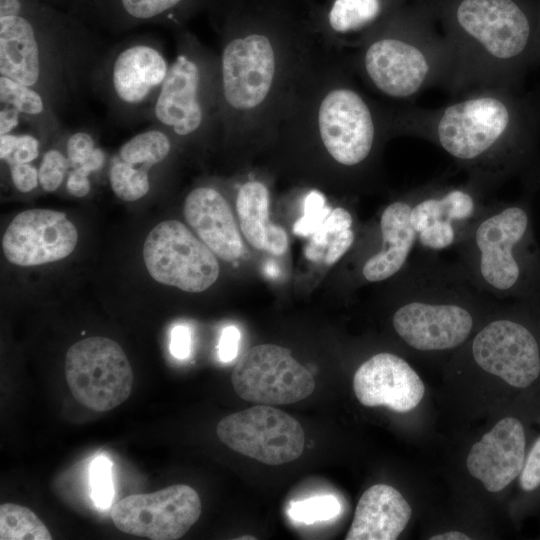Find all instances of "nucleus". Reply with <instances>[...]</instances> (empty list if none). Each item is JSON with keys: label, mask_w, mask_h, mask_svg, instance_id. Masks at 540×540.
I'll use <instances>...</instances> for the list:
<instances>
[{"label": "nucleus", "mask_w": 540, "mask_h": 540, "mask_svg": "<svg viewBox=\"0 0 540 540\" xmlns=\"http://www.w3.org/2000/svg\"><path fill=\"white\" fill-rule=\"evenodd\" d=\"M322 45L315 28L285 18L228 15L216 51L222 142L269 144L285 102Z\"/></svg>", "instance_id": "f257e3e1"}, {"label": "nucleus", "mask_w": 540, "mask_h": 540, "mask_svg": "<svg viewBox=\"0 0 540 540\" xmlns=\"http://www.w3.org/2000/svg\"><path fill=\"white\" fill-rule=\"evenodd\" d=\"M439 108L388 105L392 135L432 142L468 176L497 187L524 168L540 132V94L479 88Z\"/></svg>", "instance_id": "f03ea898"}, {"label": "nucleus", "mask_w": 540, "mask_h": 540, "mask_svg": "<svg viewBox=\"0 0 540 540\" xmlns=\"http://www.w3.org/2000/svg\"><path fill=\"white\" fill-rule=\"evenodd\" d=\"M393 137L387 106L356 76L346 51L322 45L285 102L269 144H314L347 171Z\"/></svg>", "instance_id": "7ed1b4c3"}, {"label": "nucleus", "mask_w": 540, "mask_h": 540, "mask_svg": "<svg viewBox=\"0 0 540 540\" xmlns=\"http://www.w3.org/2000/svg\"><path fill=\"white\" fill-rule=\"evenodd\" d=\"M107 46L70 11L0 0V75L39 91L61 116L87 89Z\"/></svg>", "instance_id": "20e7f679"}, {"label": "nucleus", "mask_w": 540, "mask_h": 540, "mask_svg": "<svg viewBox=\"0 0 540 540\" xmlns=\"http://www.w3.org/2000/svg\"><path fill=\"white\" fill-rule=\"evenodd\" d=\"M444 37L453 56L447 91L455 97L479 88L521 89L540 64L537 24L516 0L454 2Z\"/></svg>", "instance_id": "39448f33"}, {"label": "nucleus", "mask_w": 540, "mask_h": 540, "mask_svg": "<svg viewBox=\"0 0 540 540\" xmlns=\"http://www.w3.org/2000/svg\"><path fill=\"white\" fill-rule=\"evenodd\" d=\"M347 53L363 86L388 105L410 104L432 86L447 90L452 77L448 41L415 20H387Z\"/></svg>", "instance_id": "423d86ee"}, {"label": "nucleus", "mask_w": 540, "mask_h": 540, "mask_svg": "<svg viewBox=\"0 0 540 540\" xmlns=\"http://www.w3.org/2000/svg\"><path fill=\"white\" fill-rule=\"evenodd\" d=\"M462 268L489 296L535 297L540 250L526 201L489 202L458 242Z\"/></svg>", "instance_id": "0eeeda50"}, {"label": "nucleus", "mask_w": 540, "mask_h": 540, "mask_svg": "<svg viewBox=\"0 0 540 540\" xmlns=\"http://www.w3.org/2000/svg\"><path fill=\"white\" fill-rule=\"evenodd\" d=\"M176 54L155 99L149 120L175 143L222 142L223 118L216 51L194 34L174 30Z\"/></svg>", "instance_id": "6e6552de"}, {"label": "nucleus", "mask_w": 540, "mask_h": 540, "mask_svg": "<svg viewBox=\"0 0 540 540\" xmlns=\"http://www.w3.org/2000/svg\"><path fill=\"white\" fill-rule=\"evenodd\" d=\"M482 294L486 293L461 266H413L410 298L394 312L393 328L419 351L456 348L469 338L474 326L467 300Z\"/></svg>", "instance_id": "1a4fd4ad"}, {"label": "nucleus", "mask_w": 540, "mask_h": 540, "mask_svg": "<svg viewBox=\"0 0 540 540\" xmlns=\"http://www.w3.org/2000/svg\"><path fill=\"white\" fill-rule=\"evenodd\" d=\"M169 67L156 35H130L106 48L94 70L90 90L120 122L149 120Z\"/></svg>", "instance_id": "9d476101"}, {"label": "nucleus", "mask_w": 540, "mask_h": 540, "mask_svg": "<svg viewBox=\"0 0 540 540\" xmlns=\"http://www.w3.org/2000/svg\"><path fill=\"white\" fill-rule=\"evenodd\" d=\"M496 187L472 176L460 184L433 182L411 194L410 223L419 244L439 251L457 245L488 205Z\"/></svg>", "instance_id": "9b49d317"}, {"label": "nucleus", "mask_w": 540, "mask_h": 540, "mask_svg": "<svg viewBox=\"0 0 540 540\" xmlns=\"http://www.w3.org/2000/svg\"><path fill=\"white\" fill-rule=\"evenodd\" d=\"M65 377L75 400L97 412L121 405L133 385V371L123 349L102 336L82 339L67 350Z\"/></svg>", "instance_id": "f8f14e48"}, {"label": "nucleus", "mask_w": 540, "mask_h": 540, "mask_svg": "<svg viewBox=\"0 0 540 540\" xmlns=\"http://www.w3.org/2000/svg\"><path fill=\"white\" fill-rule=\"evenodd\" d=\"M143 260L157 282L189 293H200L218 279L216 255L182 222L166 220L147 235Z\"/></svg>", "instance_id": "ddd939ff"}, {"label": "nucleus", "mask_w": 540, "mask_h": 540, "mask_svg": "<svg viewBox=\"0 0 540 540\" xmlns=\"http://www.w3.org/2000/svg\"><path fill=\"white\" fill-rule=\"evenodd\" d=\"M216 433L230 449L268 465L292 462L305 444L303 428L294 417L264 404L224 417Z\"/></svg>", "instance_id": "4468645a"}, {"label": "nucleus", "mask_w": 540, "mask_h": 540, "mask_svg": "<svg viewBox=\"0 0 540 540\" xmlns=\"http://www.w3.org/2000/svg\"><path fill=\"white\" fill-rule=\"evenodd\" d=\"M231 382L240 398L264 405L292 404L315 389L314 377L291 350L274 344L249 349L233 369Z\"/></svg>", "instance_id": "2eb2a0df"}, {"label": "nucleus", "mask_w": 540, "mask_h": 540, "mask_svg": "<svg viewBox=\"0 0 540 540\" xmlns=\"http://www.w3.org/2000/svg\"><path fill=\"white\" fill-rule=\"evenodd\" d=\"M201 500L190 486L176 484L130 495L115 504L111 519L120 531L152 540L183 537L201 514Z\"/></svg>", "instance_id": "dca6fc26"}, {"label": "nucleus", "mask_w": 540, "mask_h": 540, "mask_svg": "<svg viewBox=\"0 0 540 540\" xmlns=\"http://www.w3.org/2000/svg\"><path fill=\"white\" fill-rule=\"evenodd\" d=\"M471 352L480 368L514 388L527 389L540 378V342L520 320L490 321L475 335Z\"/></svg>", "instance_id": "f3484780"}, {"label": "nucleus", "mask_w": 540, "mask_h": 540, "mask_svg": "<svg viewBox=\"0 0 540 540\" xmlns=\"http://www.w3.org/2000/svg\"><path fill=\"white\" fill-rule=\"evenodd\" d=\"M77 241V229L65 213L36 208L12 219L2 237V250L14 265L38 266L68 257Z\"/></svg>", "instance_id": "a211bd4d"}, {"label": "nucleus", "mask_w": 540, "mask_h": 540, "mask_svg": "<svg viewBox=\"0 0 540 540\" xmlns=\"http://www.w3.org/2000/svg\"><path fill=\"white\" fill-rule=\"evenodd\" d=\"M206 0H75L71 13L97 31L122 34L142 25L173 30Z\"/></svg>", "instance_id": "6ab92c4d"}, {"label": "nucleus", "mask_w": 540, "mask_h": 540, "mask_svg": "<svg viewBox=\"0 0 540 540\" xmlns=\"http://www.w3.org/2000/svg\"><path fill=\"white\" fill-rule=\"evenodd\" d=\"M353 389L364 406H385L396 412H408L424 396V384L401 357L381 352L362 363L353 378Z\"/></svg>", "instance_id": "aec40b11"}, {"label": "nucleus", "mask_w": 540, "mask_h": 540, "mask_svg": "<svg viewBox=\"0 0 540 540\" xmlns=\"http://www.w3.org/2000/svg\"><path fill=\"white\" fill-rule=\"evenodd\" d=\"M527 452V433L523 423L507 416L471 447L466 465L473 477L495 493L518 478Z\"/></svg>", "instance_id": "412c9836"}, {"label": "nucleus", "mask_w": 540, "mask_h": 540, "mask_svg": "<svg viewBox=\"0 0 540 540\" xmlns=\"http://www.w3.org/2000/svg\"><path fill=\"white\" fill-rule=\"evenodd\" d=\"M184 217L197 236L220 259L230 262L243 252V241L230 205L212 186H197L186 196Z\"/></svg>", "instance_id": "4be33fe9"}, {"label": "nucleus", "mask_w": 540, "mask_h": 540, "mask_svg": "<svg viewBox=\"0 0 540 540\" xmlns=\"http://www.w3.org/2000/svg\"><path fill=\"white\" fill-rule=\"evenodd\" d=\"M411 194L390 202L382 211L380 249L371 255L362 267L368 282L385 281L399 273L408 261L417 241L410 223Z\"/></svg>", "instance_id": "5701e85b"}, {"label": "nucleus", "mask_w": 540, "mask_h": 540, "mask_svg": "<svg viewBox=\"0 0 540 540\" xmlns=\"http://www.w3.org/2000/svg\"><path fill=\"white\" fill-rule=\"evenodd\" d=\"M412 510L399 491L376 484L360 497L346 540H395L407 526Z\"/></svg>", "instance_id": "b1692460"}, {"label": "nucleus", "mask_w": 540, "mask_h": 540, "mask_svg": "<svg viewBox=\"0 0 540 540\" xmlns=\"http://www.w3.org/2000/svg\"><path fill=\"white\" fill-rule=\"evenodd\" d=\"M385 0H333L321 28L315 29L330 49L352 51L387 20Z\"/></svg>", "instance_id": "393cba45"}, {"label": "nucleus", "mask_w": 540, "mask_h": 540, "mask_svg": "<svg viewBox=\"0 0 540 540\" xmlns=\"http://www.w3.org/2000/svg\"><path fill=\"white\" fill-rule=\"evenodd\" d=\"M270 194L259 180L243 182L236 194L240 230L246 241L259 251L283 255L288 248L286 231L269 219Z\"/></svg>", "instance_id": "a878e982"}, {"label": "nucleus", "mask_w": 540, "mask_h": 540, "mask_svg": "<svg viewBox=\"0 0 540 540\" xmlns=\"http://www.w3.org/2000/svg\"><path fill=\"white\" fill-rule=\"evenodd\" d=\"M1 104L17 111L23 123L34 130L40 139L60 135V115L36 89L0 75Z\"/></svg>", "instance_id": "bb28decb"}, {"label": "nucleus", "mask_w": 540, "mask_h": 540, "mask_svg": "<svg viewBox=\"0 0 540 540\" xmlns=\"http://www.w3.org/2000/svg\"><path fill=\"white\" fill-rule=\"evenodd\" d=\"M161 164L127 162L114 155L108 169V180L112 191L126 202L140 200L151 189V170Z\"/></svg>", "instance_id": "cd10ccee"}, {"label": "nucleus", "mask_w": 540, "mask_h": 540, "mask_svg": "<svg viewBox=\"0 0 540 540\" xmlns=\"http://www.w3.org/2000/svg\"><path fill=\"white\" fill-rule=\"evenodd\" d=\"M1 540H51L45 524L29 508L14 504L0 505Z\"/></svg>", "instance_id": "c85d7f7f"}, {"label": "nucleus", "mask_w": 540, "mask_h": 540, "mask_svg": "<svg viewBox=\"0 0 540 540\" xmlns=\"http://www.w3.org/2000/svg\"><path fill=\"white\" fill-rule=\"evenodd\" d=\"M353 218L351 213L343 208L332 209L319 228L311 235L310 242L306 250V256L311 260L320 259L324 252L335 238V236L345 230L352 229Z\"/></svg>", "instance_id": "c756f323"}, {"label": "nucleus", "mask_w": 540, "mask_h": 540, "mask_svg": "<svg viewBox=\"0 0 540 540\" xmlns=\"http://www.w3.org/2000/svg\"><path fill=\"white\" fill-rule=\"evenodd\" d=\"M341 505L333 495L314 496L302 501L292 502L288 515L292 520L304 524L328 521L339 515Z\"/></svg>", "instance_id": "7c9ffc66"}, {"label": "nucleus", "mask_w": 540, "mask_h": 540, "mask_svg": "<svg viewBox=\"0 0 540 540\" xmlns=\"http://www.w3.org/2000/svg\"><path fill=\"white\" fill-rule=\"evenodd\" d=\"M40 138L32 133L0 135V158L5 165L32 163L40 154Z\"/></svg>", "instance_id": "2f4dec72"}, {"label": "nucleus", "mask_w": 540, "mask_h": 540, "mask_svg": "<svg viewBox=\"0 0 540 540\" xmlns=\"http://www.w3.org/2000/svg\"><path fill=\"white\" fill-rule=\"evenodd\" d=\"M69 170L65 151L51 147L44 152L38 166L40 187L45 192H55L66 180Z\"/></svg>", "instance_id": "473e14b6"}, {"label": "nucleus", "mask_w": 540, "mask_h": 540, "mask_svg": "<svg viewBox=\"0 0 540 540\" xmlns=\"http://www.w3.org/2000/svg\"><path fill=\"white\" fill-rule=\"evenodd\" d=\"M331 211L320 191H310L304 200V215L295 223L294 232L303 237L311 236Z\"/></svg>", "instance_id": "72a5a7b5"}, {"label": "nucleus", "mask_w": 540, "mask_h": 540, "mask_svg": "<svg viewBox=\"0 0 540 540\" xmlns=\"http://www.w3.org/2000/svg\"><path fill=\"white\" fill-rule=\"evenodd\" d=\"M112 463L104 457H96L91 465L90 481L92 498L100 508H108L113 499Z\"/></svg>", "instance_id": "f704fd0d"}, {"label": "nucleus", "mask_w": 540, "mask_h": 540, "mask_svg": "<svg viewBox=\"0 0 540 540\" xmlns=\"http://www.w3.org/2000/svg\"><path fill=\"white\" fill-rule=\"evenodd\" d=\"M97 148L92 133L85 130H77L67 133L64 141V151L68 158L70 168L84 163Z\"/></svg>", "instance_id": "c9c22d12"}, {"label": "nucleus", "mask_w": 540, "mask_h": 540, "mask_svg": "<svg viewBox=\"0 0 540 540\" xmlns=\"http://www.w3.org/2000/svg\"><path fill=\"white\" fill-rule=\"evenodd\" d=\"M518 479L521 491L526 494L540 489V436L529 448Z\"/></svg>", "instance_id": "e433bc0d"}, {"label": "nucleus", "mask_w": 540, "mask_h": 540, "mask_svg": "<svg viewBox=\"0 0 540 540\" xmlns=\"http://www.w3.org/2000/svg\"><path fill=\"white\" fill-rule=\"evenodd\" d=\"M9 176L12 185L21 193H29L39 184L38 167L32 163L9 165Z\"/></svg>", "instance_id": "4c0bfd02"}, {"label": "nucleus", "mask_w": 540, "mask_h": 540, "mask_svg": "<svg viewBox=\"0 0 540 540\" xmlns=\"http://www.w3.org/2000/svg\"><path fill=\"white\" fill-rule=\"evenodd\" d=\"M91 174L82 166L70 168L65 182L68 193L77 198L87 196L91 190Z\"/></svg>", "instance_id": "58836bf2"}, {"label": "nucleus", "mask_w": 540, "mask_h": 540, "mask_svg": "<svg viewBox=\"0 0 540 540\" xmlns=\"http://www.w3.org/2000/svg\"><path fill=\"white\" fill-rule=\"evenodd\" d=\"M240 331L237 327L230 325L226 326L221 333L218 354L219 358L223 362H230L238 354Z\"/></svg>", "instance_id": "ea45409f"}, {"label": "nucleus", "mask_w": 540, "mask_h": 540, "mask_svg": "<svg viewBox=\"0 0 540 540\" xmlns=\"http://www.w3.org/2000/svg\"><path fill=\"white\" fill-rule=\"evenodd\" d=\"M355 240V233L352 229H348L338 233L324 255V260L327 265L336 263L352 246Z\"/></svg>", "instance_id": "a19ab883"}, {"label": "nucleus", "mask_w": 540, "mask_h": 540, "mask_svg": "<svg viewBox=\"0 0 540 540\" xmlns=\"http://www.w3.org/2000/svg\"><path fill=\"white\" fill-rule=\"evenodd\" d=\"M191 335L185 325H177L171 332L170 351L177 359H185L190 355Z\"/></svg>", "instance_id": "79ce46f5"}, {"label": "nucleus", "mask_w": 540, "mask_h": 540, "mask_svg": "<svg viewBox=\"0 0 540 540\" xmlns=\"http://www.w3.org/2000/svg\"><path fill=\"white\" fill-rule=\"evenodd\" d=\"M22 122L19 114L12 107L1 104L0 110V135L15 132Z\"/></svg>", "instance_id": "37998d69"}, {"label": "nucleus", "mask_w": 540, "mask_h": 540, "mask_svg": "<svg viewBox=\"0 0 540 540\" xmlns=\"http://www.w3.org/2000/svg\"><path fill=\"white\" fill-rule=\"evenodd\" d=\"M431 540H469L470 537L459 531H449L430 537Z\"/></svg>", "instance_id": "c03bdc74"}, {"label": "nucleus", "mask_w": 540, "mask_h": 540, "mask_svg": "<svg viewBox=\"0 0 540 540\" xmlns=\"http://www.w3.org/2000/svg\"><path fill=\"white\" fill-rule=\"evenodd\" d=\"M50 4L52 6L58 7L63 10L69 11L74 4L75 0H31Z\"/></svg>", "instance_id": "a18cd8bd"}, {"label": "nucleus", "mask_w": 540, "mask_h": 540, "mask_svg": "<svg viewBox=\"0 0 540 540\" xmlns=\"http://www.w3.org/2000/svg\"><path fill=\"white\" fill-rule=\"evenodd\" d=\"M537 28H538V37H539V44H540V19H539V24L537 25Z\"/></svg>", "instance_id": "49530a36"}, {"label": "nucleus", "mask_w": 540, "mask_h": 540, "mask_svg": "<svg viewBox=\"0 0 540 540\" xmlns=\"http://www.w3.org/2000/svg\"><path fill=\"white\" fill-rule=\"evenodd\" d=\"M540 293V292H539Z\"/></svg>", "instance_id": "de8ad7c7"}]
</instances>
